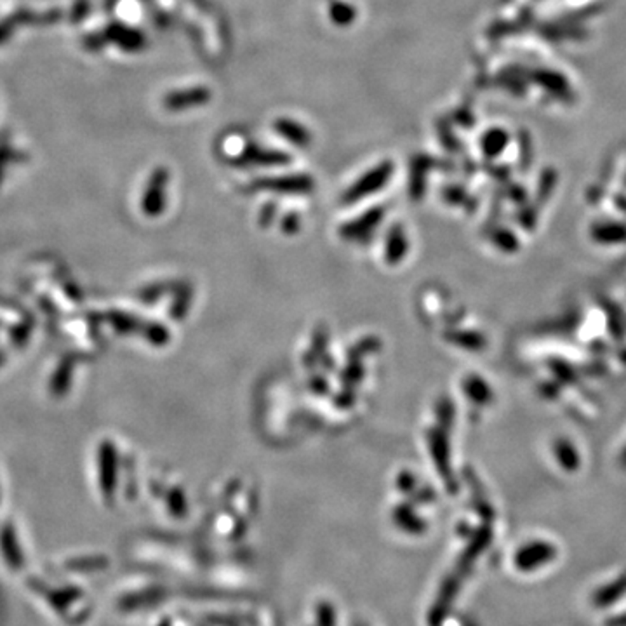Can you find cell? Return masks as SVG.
<instances>
[{
	"instance_id": "6da1fadb",
	"label": "cell",
	"mask_w": 626,
	"mask_h": 626,
	"mask_svg": "<svg viewBox=\"0 0 626 626\" xmlns=\"http://www.w3.org/2000/svg\"><path fill=\"white\" fill-rule=\"evenodd\" d=\"M554 555L555 550L554 546L546 543H534V544H527L526 548L519 551L517 555V567L526 573H531L532 569H538V567L546 566L554 561Z\"/></svg>"
},
{
	"instance_id": "7a4b0ae2",
	"label": "cell",
	"mask_w": 626,
	"mask_h": 626,
	"mask_svg": "<svg viewBox=\"0 0 626 626\" xmlns=\"http://www.w3.org/2000/svg\"><path fill=\"white\" fill-rule=\"evenodd\" d=\"M390 173H392V166L384 164V166L378 167V169L372 171V173H369L364 180H360V183H357V185L350 190L348 198L350 200H355V198L365 197L367 193H371V192H374V190L381 188V186L384 185V181H387V178L390 176Z\"/></svg>"
},
{
	"instance_id": "277c9868",
	"label": "cell",
	"mask_w": 626,
	"mask_h": 626,
	"mask_svg": "<svg viewBox=\"0 0 626 626\" xmlns=\"http://www.w3.org/2000/svg\"><path fill=\"white\" fill-rule=\"evenodd\" d=\"M277 129L284 132L287 138H291V141L299 143V145H305V143L308 141V139H305V138H308V132L303 131L298 124H291V122H286V120H282V122L277 124Z\"/></svg>"
},
{
	"instance_id": "3957f363",
	"label": "cell",
	"mask_w": 626,
	"mask_h": 626,
	"mask_svg": "<svg viewBox=\"0 0 626 626\" xmlns=\"http://www.w3.org/2000/svg\"><path fill=\"white\" fill-rule=\"evenodd\" d=\"M207 101V91L205 89H188V91H180L171 95L166 99V104L169 108H183L192 107V104H200Z\"/></svg>"
}]
</instances>
